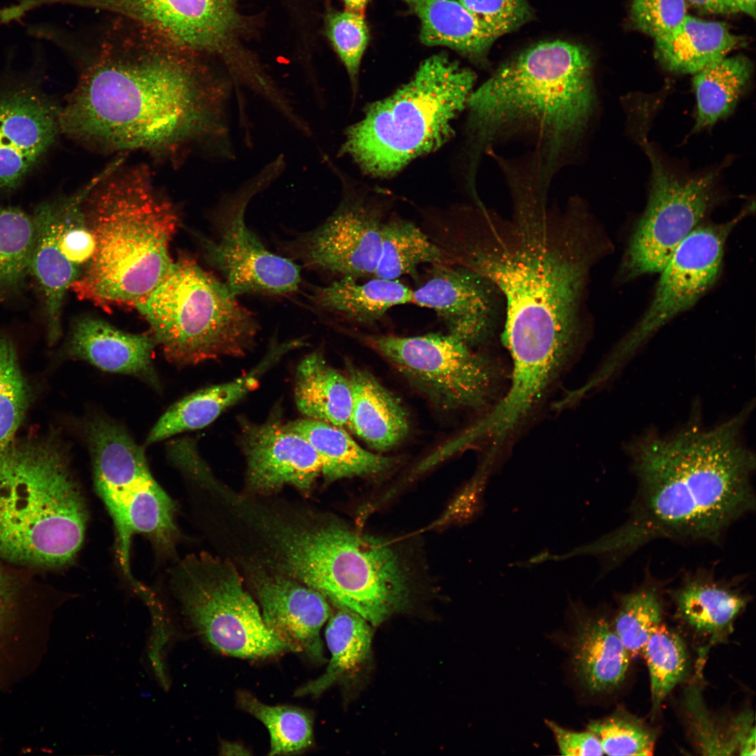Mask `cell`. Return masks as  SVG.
<instances>
[{"instance_id":"cell-19","label":"cell","mask_w":756,"mask_h":756,"mask_svg":"<svg viewBox=\"0 0 756 756\" xmlns=\"http://www.w3.org/2000/svg\"><path fill=\"white\" fill-rule=\"evenodd\" d=\"M251 584L262 619L291 652L317 663L326 661L321 629L330 616L329 601L318 591L279 572L255 570Z\"/></svg>"},{"instance_id":"cell-1","label":"cell","mask_w":756,"mask_h":756,"mask_svg":"<svg viewBox=\"0 0 756 756\" xmlns=\"http://www.w3.org/2000/svg\"><path fill=\"white\" fill-rule=\"evenodd\" d=\"M511 191V219L479 204L435 241L451 263L480 274L503 298L512 375L533 384L552 378L576 342L601 241L582 203L554 212L533 183Z\"/></svg>"},{"instance_id":"cell-42","label":"cell","mask_w":756,"mask_h":756,"mask_svg":"<svg viewBox=\"0 0 756 756\" xmlns=\"http://www.w3.org/2000/svg\"><path fill=\"white\" fill-rule=\"evenodd\" d=\"M325 29L351 83L356 85L361 59L369 41L364 15L346 10H331L326 16Z\"/></svg>"},{"instance_id":"cell-38","label":"cell","mask_w":756,"mask_h":756,"mask_svg":"<svg viewBox=\"0 0 756 756\" xmlns=\"http://www.w3.org/2000/svg\"><path fill=\"white\" fill-rule=\"evenodd\" d=\"M650 679L652 712L683 678L687 666V653L681 638L665 624H659L651 634L642 652Z\"/></svg>"},{"instance_id":"cell-22","label":"cell","mask_w":756,"mask_h":756,"mask_svg":"<svg viewBox=\"0 0 756 756\" xmlns=\"http://www.w3.org/2000/svg\"><path fill=\"white\" fill-rule=\"evenodd\" d=\"M155 346L151 334L126 332L100 318L83 316L73 325L66 354L106 372L136 377L159 388L152 359Z\"/></svg>"},{"instance_id":"cell-39","label":"cell","mask_w":756,"mask_h":756,"mask_svg":"<svg viewBox=\"0 0 756 756\" xmlns=\"http://www.w3.org/2000/svg\"><path fill=\"white\" fill-rule=\"evenodd\" d=\"M34 241L32 217L0 208V292L18 286L30 271Z\"/></svg>"},{"instance_id":"cell-18","label":"cell","mask_w":756,"mask_h":756,"mask_svg":"<svg viewBox=\"0 0 756 756\" xmlns=\"http://www.w3.org/2000/svg\"><path fill=\"white\" fill-rule=\"evenodd\" d=\"M496 288L460 265H432L427 281L412 290V302L433 309L449 334L474 348L491 335L497 309Z\"/></svg>"},{"instance_id":"cell-7","label":"cell","mask_w":756,"mask_h":756,"mask_svg":"<svg viewBox=\"0 0 756 756\" xmlns=\"http://www.w3.org/2000/svg\"><path fill=\"white\" fill-rule=\"evenodd\" d=\"M88 510L67 449L56 436L0 445V556L60 568L85 537Z\"/></svg>"},{"instance_id":"cell-47","label":"cell","mask_w":756,"mask_h":756,"mask_svg":"<svg viewBox=\"0 0 756 756\" xmlns=\"http://www.w3.org/2000/svg\"><path fill=\"white\" fill-rule=\"evenodd\" d=\"M750 713L738 716L732 722L737 750L741 755H755V727Z\"/></svg>"},{"instance_id":"cell-43","label":"cell","mask_w":756,"mask_h":756,"mask_svg":"<svg viewBox=\"0 0 756 756\" xmlns=\"http://www.w3.org/2000/svg\"><path fill=\"white\" fill-rule=\"evenodd\" d=\"M498 38L531 21L528 0H459Z\"/></svg>"},{"instance_id":"cell-45","label":"cell","mask_w":756,"mask_h":756,"mask_svg":"<svg viewBox=\"0 0 756 756\" xmlns=\"http://www.w3.org/2000/svg\"><path fill=\"white\" fill-rule=\"evenodd\" d=\"M686 15L685 0H632L631 4L634 27L654 38L676 29Z\"/></svg>"},{"instance_id":"cell-24","label":"cell","mask_w":756,"mask_h":756,"mask_svg":"<svg viewBox=\"0 0 756 756\" xmlns=\"http://www.w3.org/2000/svg\"><path fill=\"white\" fill-rule=\"evenodd\" d=\"M59 219V197L38 204L32 216L34 241L30 271L45 296L47 335L51 344L62 334V308L66 293L82 273L58 248Z\"/></svg>"},{"instance_id":"cell-50","label":"cell","mask_w":756,"mask_h":756,"mask_svg":"<svg viewBox=\"0 0 756 756\" xmlns=\"http://www.w3.org/2000/svg\"><path fill=\"white\" fill-rule=\"evenodd\" d=\"M248 750L242 745L237 743L223 741L220 746V754L225 755H250Z\"/></svg>"},{"instance_id":"cell-30","label":"cell","mask_w":756,"mask_h":756,"mask_svg":"<svg viewBox=\"0 0 756 756\" xmlns=\"http://www.w3.org/2000/svg\"><path fill=\"white\" fill-rule=\"evenodd\" d=\"M654 39L658 60L678 74H696L726 57L741 41L724 23L688 15L676 29Z\"/></svg>"},{"instance_id":"cell-36","label":"cell","mask_w":756,"mask_h":756,"mask_svg":"<svg viewBox=\"0 0 756 756\" xmlns=\"http://www.w3.org/2000/svg\"><path fill=\"white\" fill-rule=\"evenodd\" d=\"M662 585L645 576L631 591L621 594L612 626L631 658L642 654L652 631L663 616Z\"/></svg>"},{"instance_id":"cell-6","label":"cell","mask_w":756,"mask_h":756,"mask_svg":"<svg viewBox=\"0 0 756 756\" xmlns=\"http://www.w3.org/2000/svg\"><path fill=\"white\" fill-rule=\"evenodd\" d=\"M275 570L318 591L337 608L376 626L410 602L408 578L386 541L335 523L293 521L278 514L262 529Z\"/></svg>"},{"instance_id":"cell-15","label":"cell","mask_w":756,"mask_h":756,"mask_svg":"<svg viewBox=\"0 0 756 756\" xmlns=\"http://www.w3.org/2000/svg\"><path fill=\"white\" fill-rule=\"evenodd\" d=\"M94 8L147 27L199 54L221 57L233 78L253 62L238 52L242 20L237 0H55Z\"/></svg>"},{"instance_id":"cell-23","label":"cell","mask_w":756,"mask_h":756,"mask_svg":"<svg viewBox=\"0 0 756 756\" xmlns=\"http://www.w3.org/2000/svg\"><path fill=\"white\" fill-rule=\"evenodd\" d=\"M292 349L288 341L273 342L261 361L244 375L202 388L179 400L158 419L148 435L146 444L208 426L224 410L256 389L267 370Z\"/></svg>"},{"instance_id":"cell-34","label":"cell","mask_w":756,"mask_h":756,"mask_svg":"<svg viewBox=\"0 0 756 756\" xmlns=\"http://www.w3.org/2000/svg\"><path fill=\"white\" fill-rule=\"evenodd\" d=\"M743 55L723 57L694 74L697 110L695 130L710 127L729 115L746 90L752 74Z\"/></svg>"},{"instance_id":"cell-29","label":"cell","mask_w":756,"mask_h":756,"mask_svg":"<svg viewBox=\"0 0 756 756\" xmlns=\"http://www.w3.org/2000/svg\"><path fill=\"white\" fill-rule=\"evenodd\" d=\"M631 657L603 617L579 621L573 640L572 663L581 683L592 693L609 692L625 679Z\"/></svg>"},{"instance_id":"cell-9","label":"cell","mask_w":756,"mask_h":756,"mask_svg":"<svg viewBox=\"0 0 756 756\" xmlns=\"http://www.w3.org/2000/svg\"><path fill=\"white\" fill-rule=\"evenodd\" d=\"M134 307L164 357L178 366L245 356L259 330L255 314L224 281L188 257L173 261Z\"/></svg>"},{"instance_id":"cell-27","label":"cell","mask_w":756,"mask_h":756,"mask_svg":"<svg viewBox=\"0 0 756 756\" xmlns=\"http://www.w3.org/2000/svg\"><path fill=\"white\" fill-rule=\"evenodd\" d=\"M400 1L419 19L422 43L448 47L477 64L486 62L498 38L459 1Z\"/></svg>"},{"instance_id":"cell-35","label":"cell","mask_w":756,"mask_h":756,"mask_svg":"<svg viewBox=\"0 0 756 756\" xmlns=\"http://www.w3.org/2000/svg\"><path fill=\"white\" fill-rule=\"evenodd\" d=\"M425 263L451 262L440 247L414 223L398 218L384 221L374 276L396 280L414 274L418 266Z\"/></svg>"},{"instance_id":"cell-14","label":"cell","mask_w":756,"mask_h":756,"mask_svg":"<svg viewBox=\"0 0 756 756\" xmlns=\"http://www.w3.org/2000/svg\"><path fill=\"white\" fill-rule=\"evenodd\" d=\"M652 167L646 208L630 239L622 267L634 278L660 272L681 242L699 225L713 200L712 173L680 179L671 173L648 144Z\"/></svg>"},{"instance_id":"cell-26","label":"cell","mask_w":756,"mask_h":756,"mask_svg":"<svg viewBox=\"0 0 756 756\" xmlns=\"http://www.w3.org/2000/svg\"><path fill=\"white\" fill-rule=\"evenodd\" d=\"M351 409L348 427L369 447L386 451L407 435V414L394 397L370 372L355 366L348 368Z\"/></svg>"},{"instance_id":"cell-33","label":"cell","mask_w":756,"mask_h":756,"mask_svg":"<svg viewBox=\"0 0 756 756\" xmlns=\"http://www.w3.org/2000/svg\"><path fill=\"white\" fill-rule=\"evenodd\" d=\"M326 629L330 659L325 672L300 687L297 696L322 694L337 682L356 675L368 661L371 650L370 624L355 612L337 608Z\"/></svg>"},{"instance_id":"cell-32","label":"cell","mask_w":756,"mask_h":756,"mask_svg":"<svg viewBox=\"0 0 756 756\" xmlns=\"http://www.w3.org/2000/svg\"><path fill=\"white\" fill-rule=\"evenodd\" d=\"M286 426L313 447L321 460L322 475L329 480L378 474L393 463L392 458L363 449L342 428L308 418Z\"/></svg>"},{"instance_id":"cell-16","label":"cell","mask_w":756,"mask_h":756,"mask_svg":"<svg viewBox=\"0 0 756 756\" xmlns=\"http://www.w3.org/2000/svg\"><path fill=\"white\" fill-rule=\"evenodd\" d=\"M738 218L699 225L681 242L662 269L650 305L614 349L605 367L616 372L653 335L692 307L719 275L727 238Z\"/></svg>"},{"instance_id":"cell-31","label":"cell","mask_w":756,"mask_h":756,"mask_svg":"<svg viewBox=\"0 0 756 756\" xmlns=\"http://www.w3.org/2000/svg\"><path fill=\"white\" fill-rule=\"evenodd\" d=\"M294 394L298 410L308 419L348 427L351 409L349 379L331 367L321 353L312 352L299 363Z\"/></svg>"},{"instance_id":"cell-28","label":"cell","mask_w":756,"mask_h":756,"mask_svg":"<svg viewBox=\"0 0 756 756\" xmlns=\"http://www.w3.org/2000/svg\"><path fill=\"white\" fill-rule=\"evenodd\" d=\"M356 279L343 276L326 286H313L308 299L321 312L360 325L374 323L393 307L412 302V290L398 279Z\"/></svg>"},{"instance_id":"cell-49","label":"cell","mask_w":756,"mask_h":756,"mask_svg":"<svg viewBox=\"0 0 756 756\" xmlns=\"http://www.w3.org/2000/svg\"><path fill=\"white\" fill-rule=\"evenodd\" d=\"M13 601V592L11 583L5 574L0 570V629L9 615Z\"/></svg>"},{"instance_id":"cell-51","label":"cell","mask_w":756,"mask_h":756,"mask_svg":"<svg viewBox=\"0 0 756 756\" xmlns=\"http://www.w3.org/2000/svg\"><path fill=\"white\" fill-rule=\"evenodd\" d=\"M343 1L345 10L364 15L365 8L370 0H341Z\"/></svg>"},{"instance_id":"cell-25","label":"cell","mask_w":756,"mask_h":756,"mask_svg":"<svg viewBox=\"0 0 756 756\" xmlns=\"http://www.w3.org/2000/svg\"><path fill=\"white\" fill-rule=\"evenodd\" d=\"M678 615L701 634L718 640L732 630L748 596L733 582L699 569L685 575L671 592Z\"/></svg>"},{"instance_id":"cell-4","label":"cell","mask_w":756,"mask_h":756,"mask_svg":"<svg viewBox=\"0 0 756 756\" xmlns=\"http://www.w3.org/2000/svg\"><path fill=\"white\" fill-rule=\"evenodd\" d=\"M592 57L584 46L561 41L531 46L500 65L468 99V131L475 160L501 136L536 132L539 179L546 186L563 154L582 136L596 93Z\"/></svg>"},{"instance_id":"cell-3","label":"cell","mask_w":756,"mask_h":756,"mask_svg":"<svg viewBox=\"0 0 756 756\" xmlns=\"http://www.w3.org/2000/svg\"><path fill=\"white\" fill-rule=\"evenodd\" d=\"M752 408L715 426L646 433L627 453L636 492L627 519L594 545L614 566L659 539L718 543L755 509L754 453L743 431Z\"/></svg>"},{"instance_id":"cell-5","label":"cell","mask_w":756,"mask_h":756,"mask_svg":"<svg viewBox=\"0 0 756 756\" xmlns=\"http://www.w3.org/2000/svg\"><path fill=\"white\" fill-rule=\"evenodd\" d=\"M117 169L85 200L94 250L70 286L80 300L106 310L134 307L158 285L173 262L169 246L179 223L144 168Z\"/></svg>"},{"instance_id":"cell-37","label":"cell","mask_w":756,"mask_h":756,"mask_svg":"<svg viewBox=\"0 0 756 756\" xmlns=\"http://www.w3.org/2000/svg\"><path fill=\"white\" fill-rule=\"evenodd\" d=\"M240 707L267 729L270 755L295 754L309 748L314 741V721L307 710L292 706H270L246 691L237 694Z\"/></svg>"},{"instance_id":"cell-46","label":"cell","mask_w":756,"mask_h":756,"mask_svg":"<svg viewBox=\"0 0 756 756\" xmlns=\"http://www.w3.org/2000/svg\"><path fill=\"white\" fill-rule=\"evenodd\" d=\"M546 724L554 734L561 755L569 756L604 755L599 740L590 732H579L568 730L550 720H547Z\"/></svg>"},{"instance_id":"cell-44","label":"cell","mask_w":756,"mask_h":756,"mask_svg":"<svg viewBox=\"0 0 756 756\" xmlns=\"http://www.w3.org/2000/svg\"><path fill=\"white\" fill-rule=\"evenodd\" d=\"M686 706L692 735L704 754L732 755L737 750L732 725L722 729L706 710L694 688L687 694Z\"/></svg>"},{"instance_id":"cell-20","label":"cell","mask_w":756,"mask_h":756,"mask_svg":"<svg viewBox=\"0 0 756 756\" xmlns=\"http://www.w3.org/2000/svg\"><path fill=\"white\" fill-rule=\"evenodd\" d=\"M0 93V188H16L60 130L59 111L31 86Z\"/></svg>"},{"instance_id":"cell-8","label":"cell","mask_w":756,"mask_h":756,"mask_svg":"<svg viewBox=\"0 0 756 756\" xmlns=\"http://www.w3.org/2000/svg\"><path fill=\"white\" fill-rule=\"evenodd\" d=\"M475 80L472 70L447 55L430 57L407 83L368 106L363 118L347 129L340 153L371 175L396 174L449 139Z\"/></svg>"},{"instance_id":"cell-52","label":"cell","mask_w":756,"mask_h":756,"mask_svg":"<svg viewBox=\"0 0 756 756\" xmlns=\"http://www.w3.org/2000/svg\"><path fill=\"white\" fill-rule=\"evenodd\" d=\"M738 11L755 17V0H734Z\"/></svg>"},{"instance_id":"cell-12","label":"cell","mask_w":756,"mask_h":756,"mask_svg":"<svg viewBox=\"0 0 756 756\" xmlns=\"http://www.w3.org/2000/svg\"><path fill=\"white\" fill-rule=\"evenodd\" d=\"M283 156L267 164L237 190L222 199L215 212L216 239L198 234L206 261L218 270L235 295H287L299 289L300 267L292 259L268 251L245 221L248 204L285 168Z\"/></svg>"},{"instance_id":"cell-13","label":"cell","mask_w":756,"mask_h":756,"mask_svg":"<svg viewBox=\"0 0 756 756\" xmlns=\"http://www.w3.org/2000/svg\"><path fill=\"white\" fill-rule=\"evenodd\" d=\"M360 337L443 409L477 408L493 394L496 378L493 365L449 333Z\"/></svg>"},{"instance_id":"cell-40","label":"cell","mask_w":756,"mask_h":756,"mask_svg":"<svg viewBox=\"0 0 756 756\" xmlns=\"http://www.w3.org/2000/svg\"><path fill=\"white\" fill-rule=\"evenodd\" d=\"M30 396L13 342L0 336V445L14 439L28 409Z\"/></svg>"},{"instance_id":"cell-10","label":"cell","mask_w":756,"mask_h":756,"mask_svg":"<svg viewBox=\"0 0 756 756\" xmlns=\"http://www.w3.org/2000/svg\"><path fill=\"white\" fill-rule=\"evenodd\" d=\"M95 489L115 532L119 566L136 589L130 568L133 536L149 538L158 549L172 552L178 538L174 501L152 475L143 448L125 428L100 415L84 424Z\"/></svg>"},{"instance_id":"cell-21","label":"cell","mask_w":756,"mask_h":756,"mask_svg":"<svg viewBox=\"0 0 756 756\" xmlns=\"http://www.w3.org/2000/svg\"><path fill=\"white\" fill-rule=\"evenodd\" d=\"M241 444L246 459V484L258 493L290 485L307 491L322 475L319 456L310 443L274 417L245 422Z\"/></svg>"},{"instance_id":"cell-11","label":"cell","mask_w":756,"mask_h":756,"mask_svg":"<svg viewBox=\"0 0 756 756\" xmlns=\"http://www.w3.org/2000/svg\"><path fill=\"white\" fill-rule=\"evenodd\" d=\"M170 586L192 628L214 650L264 659L290 651L265 624L235 567L209 554H191L174 566Z\"/></svg>"},{"instance_id":"cell-17","label":"cell","mask_w":756,"mask_h":756,"mask_svg":"<svg viewBox=\"0 0 756 756\" xmlns=\"http://www.w3.org/2000/svg\"><path fill=\"white\" fill-rule=\"evenodd\" d=\"M383 223L375 205L346 195L322 224L283 241L281 249L310 269L354 279L374 275Z\"/></svg>"},{"instance_id":"cell-48","label":"cell","mask_w":756,"mask_h":756,"mask_svg":"<svg viewBox=\"0 0 756 756\" xmlns=\"http://www.w3.org/2000/svg\"><path fill=\"white\" fill-rule=\"evenodd\" d=\"M695 8L710 13L732 14L738 12L734 0H685Z\"/></svg>"},{"instance_id":"cell-41","label":"cell","mask_w":756,"mask_h":756,"mask_svg":"<svg viewBox=\"0 0 756 756\" xmlns=\"http://www.w3.org/2000/svg\"><path fill=\"white\" fill-rule=\"evenodd\" d=\"M589 732L599 740L604 754L608 755H652L656 734L638 718L625 710L615 711L593 720Z\"/></svg>"},{"instance_id":"cell-2","label":"cell","mask_w":756,"mask_h":756,"mask_svg":"<svg viewBox=\"0 0 756 756\" xmlns=\"http://www.w3.org/2000/svg\"><path fill=\"white\" fill-rule=\"evenodd\" d=\"M202 55L122 18L104 36L59 111L60 131L106 151L202 144L234 157L229 80Z\"/></svg>"}]
</instances>
